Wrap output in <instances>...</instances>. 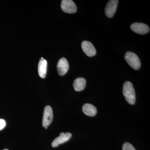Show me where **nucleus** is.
Instances as JSON below:
<instances>
[{
	"label": "nucleus",
	"instance_id": "nucleus-1",
	"mask_svg": "<svg viewBox=\"0 0 150 150\" xmlns=\"http://www.w3.org/2000/svg\"><path fill=\"white\" fill-rule=\"evenodd\" d=\"M123 93L126 101L129 104L134 105L136 101V93L133 84L131 82H125L123 85Z\"/></svg>",
	"mask_w": 150,
	"mask_h": 150
},
{
	"label": "nucleus",
	"instance_id": "nucleus-2",
	"mask_svg": "<svg viewBox=\"0 0 150 150\" xmlns=\"http://www.w3.org/2000/svg\"><path fill=\"white\" fill-rule=\"evenodd\" d=\"M125 59L129 66L134 69L138 70L141 66V61L137 54L131 51L126 52Z\"/></svg>",
	"mask_w": 150,
	"mask_h": 150
},
{
	"label": "nucleus",
	"instance_id": "nucleus-3",
	"mask_svg": "<svg viewBox=\"0 0 150 150\" xmlns=\"http://www.w3.org/2000/svg\"><path fill=\"white\" fill-rule=\"evenodd\" d=\"M61 8L66 13H74L77 11L76 6L72 0H62Z\"/></svg>",
	"mask_w": 150,
	"mask_h": 150
},
{
	"label": "nucleus",
	"instance_id": "nucleus-4",
	"mask_svg": "<svg viewBox=\"0 0 150 150\" xmlns=\"http://www.w3.org/2000/svg\"><path fill=\"white\" fill-rule=\"evenodd\" d=\"M118 3V0L108 1L105 9V13L107 17L110 18L114 16L117 9Z\"/></svg>",
	"mask_w": 150,
	"mask_h": 150
},
{
	"label": "nucleus",
	"instance_id": "nucleus-5",
	"mask_svg": "<svg viewBox=\"0 0 150 150\" xmlns=\"http://www.w3.org/2000/svg\"><path fill=\"white\" fill-rule=\"evenodd\" d=\"M131 28L134 32L139 34H145L150 31L149 26L142 23H134L131 25Z\"/></svg>",
	"mask_w": 150,
	"mask_h": 150
},
{
	"label": "nucleus",
	"instance_id": "nucleus-6",
	"mask_svg": "<svg viewBox=\"0 0 150 150\" xmlns=\"http://www.w3.org/2000/svg\"><path fill=\"white\" fill-rule=\"evenodd\" d=\"M53 119V110L51 106L47 105L44 108L43 118V126L48 127L51 123Z\"/></svg>",
	"mask_w": 150,
	"mask_h": 150
},
{
	"label": "nucleus",
	"instance_id": "nucleus-7",
	"mask_svg": "<svg viewBox=\"0 0 150 150\" xmlns=\"http://www.w3.org/2000/svg\"><path fill=\"white\" fill-rule=\"evenodd\" d=\"M81 48L84 53L89 57L95 56L96 51L93 44L90 41L84 40L81 43Z\"/></svg>",
	"mask_w": 150,
	"mask_h": 150
},
{
	"label": "nucleus",
	"instance_id": "nucleus-8",
	"mask_svg": "<svg viewBox=\"0 0 150 150\" xmlns=\"http://www.w3.org/2000/svg\"><path fill=\"white\" fill-rule=\"evenodd\" d=\"M72 137V134L69 132L64 133L62 132L60 134V136L57 137L52 143V146L53 147H56L59 144L64 143L69 141Z\"/></svg>",
	"mask_w": 150,
	"mask_h": 150
},
{
	"label": "nucleus",
	"instance_id": "nucleus-9",
	"mask_svg": "<svg viewBox=\"0 0 150 150\" xmlns=\"http://www.w3.org/2000/svg\"><path fill=\"white\" fill-rule=\"evenodd\" d=\"M57 68L58 74L60 76L64 75L69 69V64L67 59L64 58H61L57 64Z\"/></svg>",
	"mask_w": 150,
	"mask_h": 150
},
{
	"label": "nucleus",
	"instance_id": "nucleus-10",
	"mask_svg": "<svg viewBox=\"0 0 150 150\" xmlns=\"http://www.w3.org/2000/svg\"><path fill=\"white\" fill-rule=\"evenodd\" d=\"M47 62L45 59L41 58L39 61L38 65V74L40 77L44 79L47 72Z\"/></svg>",
	"mask_w": 150,
	"mask_h": 150
},
{
	"label": "nucleus",
	"instance_id": "nucleus-11",
	"mask_svg": "<svg viewBox=\"0 0 150 150\" xmlns=\"http://www.w3.org/2000/svg\"><path fill=\"white\" fill-rule=\"evenodd\" d=\"M73 86H74V88L76 91H82L85 88L86 80L83 78H77L74 81Z\"/></svg>",
	"mask_w": 150,
	"mask_h": 150
},
{
	"label": "nucleus",
	"instance_id": "nucleus-12",
	"mask_svg": "<svg viewBox=\"0 0 150 150\" xmlns=\"http://www.w3.org/2000/svg\"><path fill=\"white\" fill-rule=\"evenodd\" d=\"M84 113L90 116H93L96 115L97 109L95 106L89 103H86L82 107Z\"/></svg>",
	"mask_w": 150,
	"mask_h": 150
},
{
	"label": "nucleus",
	"instance_id": "nucleus-13",
	"mask_svg": "<svg viewBox=\"0 0 150 150\" xmlns=\"http://www.w3.org/2000/svg\"><path fill=\"white\" fill-rule=\"evenodd\" d=\"M123 150H136L133 146V145H131L128 142L124 143L123 146Z\"/></svg>",
	"mask_w": 150,
	"mask_h": 150
},
{
	"label": "nucleus",
	"instance_id": "nucleus-14",
	"mask_svg": "<svg viewBox=\"0 0 150 150\" xmlns=\"http://www.w3.org/2000/svg\"><path fill=\"white\" fill-rule=\"evenodd\" d=\"M6 126V122L4 119H0V130H2Z\"/></svg>",
	"mask_w": 150,
	"mask_h": 150
},
{
	"label": "nucleus",
	"instance_id": "nucleus-15",
	"mask_svg": "<svg viewBox=\"0 0 150 150\" xmlns=\"http://www.w3.org/2000/svg\"><path fill=\"white\" fill-rule=\"evenodd\" d=\"M3 150H8V149H5Z\"/></svg>",
	"mask_w": 150,
	"mask_h": 150
},
{
	"label": "nucleus",
	"instance_id": "nucleus-16",
	"mask_svg": "<svg viewBox=\"0 0 150 150\" xmlns=\"http://www.w3.org/2000/svg\"><path fill=\"white\" fill-rule=\"evenodd\" d=\"M45 128H46V129H47V128H48V127H45Z\"/></svg>",
	"mask_w": 150,
	"mask_h": 150
}]
</instances>
